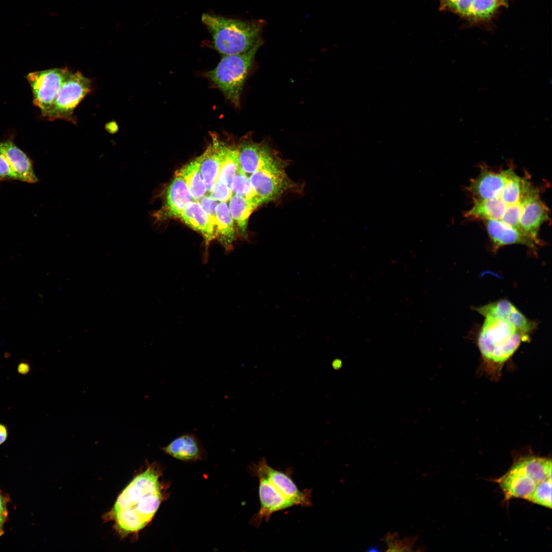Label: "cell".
I'll list each match as a JSON object with an SVG mask.
<instances>
[{"mask_svg": "<svg viewBox=\"0 0 552 552\" xmlns=\"http://www.w3.org/2000/svg\"><path fill=\"white\" fill-rule=\"evenodd\" d=\"M159 476L155 467L150 466L119 495L110 516L122 535L140 531L152 519L163 499Z\"/></svg>", "mask_w": 552, "mask_h": 552, "instance_id": "1", "label": "cell"}, {"mask_svg": "<svg viewBox=\"0 0 552 552\" xmlns=\"http://www.w3.org/2000/svg\"><path fill=\"white\" fill-rule=\"evenodd\" d=\"M528 339L530 336L518 331L508 320L486 317L477 337L484 371L492 379H498L505 363L520 344Z\"/></svg>", "mask_w": 552, "mask_h": 552, "instance_id": "2", "label": "cell"}, {"mask_svg": "<svg viewBox=\"0 0 552 552\" xmlns=\"http://www.w3.org/2000/svg\"><path fill=\"white\" fill-rule=\"evenodd\" d=\"M201 21L213 39V46L224 55L243 53L261 39L263 24L211 13H204Z\"/></svg>", "mask_w": 552, "mask_h": 552, "instance_id": "3", "label": "cell"}, {"mask_svg": "<svg viewBox=\"0 0 552 552\" xmlns=\"http://www.w3.org/2000/svg\"><path fill=\"white\" fill-rule=\"evenodd\" d=\"M261 44L260 40L243 53L223 56L214 69L205 73V77L236 107L240 106L246 78Z\"/></svg>", "mask_w": 552, "mask_h": 552, "instance_id": "4", "label": "cell"}, {"mask_svg": "<svg viewBox=\"0 0 552 552\" xmlns=\"http://www.w3.org/2000/svg\"><path fill=\"white\" fill-rule=\"evenodd\" d=\"M91 90L89 79L79 71H70L44 117L51 121L61 119L76 123L74 117L75 108Z\"/></svg>", "mask_w": 552, "mask_h": 552, "instance_id": "5", "label": "cell"}, {"mask_svg": "<svg viewBox=\"0 0 552 552\" xmlns=\"http://www.w3.org/2000/svg\"><path fill=\"white\" fill-rule=\"evenodd\" d=\"M286 166L285 163L278 158L249 177L256 194L264 203L278 198L285 192L294 188V182L285 172Z\"/></svg>", "mask_w": 552, "mask_h": 552, "instance_id": "6", "label": "cell"}, {"mask_svg": "<svg viewBox=\"0 0 552 552\" xmlns=\"http://www.w3.org/2000/svg\"><path fill=\"white\" fill-rule=\"evenodd\" d=\"M70 71L55 68L29 73L26 78L31 86L33 104L44 117L50 109Z\"/></svg>", "mask_w": 552, "mask_h": 552, "instance_id": "7", "label": "cell"}, {"mask_svg": "<svg viewBox=\"0 0 552 552\" xmlns=\"http://www.w3.org/2000/svg\"><path fill=\"white\" fill-rule=\"evenodd\" d=\"M250 470L252 474L256 476L259 481L260 508L250 520V523L253 526L258 527L263 519L268 522L274 513L286 510L294 505L278 491L257 464H253L250 466Z\"/></svg>", "mask_w": 552, "mask_h": 552, "instance_id": "8", "label": "cell"}, {"mask_svg": "<svg viewBox=\"0 0 552 552\" xmlns=\"http://www.w3.org/2000/svg\"><path fill=\"white\" fill-rule=\"evenodd\" d=\"M256 464L278 491L294 505H312L311 489H298L292 479L290 470L289 472H283L273 469L268 464L265 457L261 458Z\"/></svg>", "mask_w": 552, "mask_h": 552, "instance_id": "9", "label": "cell"}, {"mask_svg": "<svg viewBox=\"0 0 552 552\" xmlns=\"http://www.w3.org/2000/svg\"><path fill=\"white\" fill-rule=\"evenodd\" d=\"M539 188L524 204L519 220L521 231L539 245L538 234L541 226L549 219V209L540 197Z\"/></svg>", "mask_w": 552, "mask_h": 552, "instance_id": "10", "label": "cell"}, {"mask_svg": "<svg viewBox=\"0 0 552 552\" xmlns=\"http://www.w3.org/2000/svg\"><path fill=\"white\" fill-rule=\"evenodd\" d=\"M478 176L471 180L467 190L473 199L487 200L496 198L501 193L512 167L499 172L482 166Z\"/></svg>", "mask_w": 552, "mask_h": 552, "instance_id": "11", "label": "cell"}, {"mask_svg": "<svg viewBox=\"0 0 552 552\" xmlns=\"http://www.w3.org/2000/svg\"><path fill=\"white\" fill-rule=\"evenodd\" d=\"M486 317H499L512 324L520 332L530 336L535 329V322L528 319L509 301L501 299L475 308Z\"/></svg>", "mask_w": 552, "mask_h": 552, "instance_id": "12", "label": "cell"}, {"mask_svg": "<svg viewBox=\"0 0 552 552\" xmlns=\"http://www.w3.org/2000/svg\"><path fill=\"white\" fill-rule=\"evenodd\" d=\"M237 148L241 168L246 174L268 166L278 158L265 145L249 140H243Z\"/></svg>", "mask_w": 552, "mask_h": 552, "instance_id": "13", "label": "cell"}, {"mask_svg": "<svg viewBox=\"0 0 552 552\" xmlns=\"http://www.w3.org/2000/svg\"><path fill=\"white\" fill-rule=\"evenodd\" d=\"M0 151L19 181L29 183H35L39 181L35 173L33 161L12 140L0 141Z\"/></svg>", "mask_w": 552, "mask_h": 552, "instance_id": "14", "label": "cell"}, {"mask_svg": "<svg viewBox=\"0 0 552 552\" xmlns=\"http://www.w3.org/2000/svg\"><path fill=\"white\" fill-rule=\"evenodd\" d=\"M483 221L495 249L505 245L518 244L535 250L538 245L530 237L499 221L493 219Z\"/></svg>", "mask_w": 552, "mask_h": 552, "instance_id": "15", "label": "cell"}, {"mask_svg": "<svg viewBox=\"0 0 552 552\" xmlns=\"http://www.w3.org/2000/svg\"><path fill=\"white\" fill-rule=\"evenodd\" d=\"M507 500L519 498L527 500L537 484L523 472L511 468L501 477L495 479Z\"/></svg>", "mask_w": 552, "mask_h": 552, "instance_id": "16", "label": "cell"}, {"mask_svg": "<svg viewBox=\"0 0 552 552\" xmlns=\"http://www.w3.org/2000/svg\"><path fill=\"white\" fill-rule=\"evenodd\" d=\"M179 218L188 226L202 235L204 241L205 257L208 261V248L210 243L215 239V231L209 217L199 202L195 200L190 202Z\"/></svg>", "mask_w": 552, "mask_h": 552, "instance_id": "17", "label": "cell"}, {"mask_svg": "<svg viewBox=\"0 0 552 552\" xmlns=\"http://www.w3.org/2000/svg\"><path fill=\"white\" fill-rule=\"evenodd\" d=\"M213 139L212 143L204 152L197 157L200 163L201 175L208 193L219 175L224 144L216 137H213Z\"/></svg>", "mask_w": 552, "mask_h": 552, "instance_id": "18", "label": "cell"}, {"mask_svg": "<svg viewBox=\"0 0 552 552\" xmlns=\"http://www.w3.org/2000/svg\"><path fill=\"white\" fill-rule=\"evenodd\" d=\"M163 450L171 456L182 461L200 459L203 451L198 439L192 433H185L177 437Z\"/></svg>", "mask_w": 552, "mask_h": 552, "instance_id": "19", "label": "cell"}, {"mask_svg": "<svg viewBox=\"0 0 552 552\" xmlns=\"http://www.w3.org/2000/svg\"><path fill=\"white\" fill-rule=\"evenodd\" d=\"M193 200L183 178L176 174L167 189L166 208L167 215L179 217L188 204Z\"/></svg>", "mask_w": 552, "mask_h": 552, "instance_id": "20", "label": "cell"}, {"mask_svg": "<svg viewBox=\"0 0 552 552\" xmlns=\"http://www.w3.org/2000/svg\"><path fill=\"white\" fill-rule=\"evenodd\" d=\"M215 236L226 251L233 249L236 239L235 224L226 202H220L216 207V219L214 227Z\"/></svg>", "mask_w": 552, "mask_h": 552, "instance_id": "21", "label": "cell"}, {"mask_svg": "<svg viewBox=\"0 0 552 552\" xmlns=\"http://www.w3.org/2000/svg\"><path fill=\"white\" fill-rule=\"evenodd\" d=\"M262 204L260 202L247 200L234 194L230 198L228 209L231 215L240 235L244 238L247 237V227L249 217Z\"/></svg>", "mask_w": 552, "mask_h": 552, "instance_id": "22", "label": "cell"}, {"mask_svg": "<svg viewBox=\"0 0 552 552\" xmlns=\"http://www.w3.org/2000/svg\"><path fill=\"white\" fill-rule=\"evenodd\" d=\"M511 468L523 472L537 484L551 478V458L534 456L524 457L515 462Z\"/></svg>", "mask_w": 552, "mask_h": 552, "instance_id": "23", "label": "cell"}, {"mask_svg": "<svg viewBox=\"0 0 552 552\" xmlns=\"http://www.w3.org/2000/svg\"><path fill=\"white\" fill-rule=\"evenodd\" d=\"M176 174L183 178L194 200H199L205 195L206 187L201 175L198 157L183 166Z\"/></svg>", "mask_w": 552, "mask_h": 552, "instance_id": "24", "label": "cell"}, {"mask_svg": "<svg viewBox=\"0 0 552 552\" xmlns=\"http://www.w3.org/2000/svg\"><path fill=\"white\" fill-rule=\"evenodd\" d=\"M241 169L238 148L234 146H227L224 143L221 167L217 180L222 181L230 187L233 177Z\"/></svg>", "mask_w": 552, "mask_h": 552, "instance_id": "25", "label": "cell"}, {"mask_svg": "<svg viewBox=\"0 0 552 552\" xmlns=\"http://www.w3.org/2000/svg\"><path fill=\"white\" fill-rule=\"evenodd\" d=\"M233 194L241 196L247 200L264 203L256 194L249 177L241 169L233 177L231 186Z\"/></svg>", "mask_w": 552, "mask_h": 552, "instance_id": "26", "label": "cell"}, {"mask_svg": "<svg viewBox=\"0 0 552 552\" xmlns=\"http://www.w3.org/2000/svg\"><path fill=\"white\" fill-rule=\"evenodd\" d=\"M418 538V536H410L400 539L397 532H388L381 540L386 544V551H411Z\"/></svg>", "mask_w": 552, "mask_h": 552, "instance_id": "27", "label": "cell"}, {"mask_svg": "<svg viewBox=\"0 0 552 552\" xmlns=\"http://www.w3.org/2000/svg\"><path fill=\"white\" fill-rule=\"evenodd\" d=\"M533 503L549 509L551 508V478L538 484L527 499Z\"/></svg>", "mask_w": 552, "mask_h": 552, "instance_id": "28", "label": "cell"}, {"mask_svg": "<svg viewBox=\"0 0 552 552\" xmlns=\"http://www.w3.org/2000/svg\"><path fill=\"white\" fill-rule=\"evenodd\" d=\"M210 196L214 200L226 202L233 195L231 188L226 183L217 180L209 191Z\"/></svg>", "mask_w": 552, "mask_h": 552, "instance_id": "29", "label": "cell"}, {"mask_svg": "<svg viewBox=\"0 0 552 552\" xmlns=\"http://www.w3.org/2000/svg\"><path fill=\"white\" fill-rule=\"evenodd\" d=\"M199 202L209 217L214 229L216 219V207L218 203L217 201L214 200L210 196L204 195L199 200Z\"/></svg>", "mask_w": 552, "mask_h": 552, "instance_id": "30", "label": "cell"}, {"mask_svg": "<svg viewBox=\"0 0 552 552\" xmlns=\"http://www.w3.org/2000/svg\"><path fill=\"white\" fill-rule=\"evenodd\" d=\"M10 498L0 490V537L5 533L4 526L8 519V505Z\"/></svg>", "mask_w": 552, "mask_h": 552, "instance_id": "31", "label": "cell"}, {"mask_svg": "<svg viewBox=\"0 0 552 552\" xmlns=\"http://www.w3.org/2000/svg\"><path fill=\"white\" fill-rule=\"evenodd\" d=\"M18 180L7 159L0 151V182L5 181Z\"/></svg>", "mask_w": 552, "mask_h": 552, "instance_id": "32", "label": "cell"}, {"mask_svg": "<svg viewBox=\"0 0 552 552\" xmlns=\"http://www.w3.org/2000/svg\"><path fill=\"white\" fill-rule=\"evenodd\" d=\"M8 436V431L7 426L3 424H0V445L4 443Z\"/></svg>", "mask_w": 552, "mask_h": 552, "instance_id": "33", "label": "cell"}, {"mask_svg": "<svg viewBox=\"0 0 552 552\" xmlns=\"http://www.w3.org/2000/svg\"><path fill=\"white\" fill-rule=\"evenodd\" d=\"M17 370L21 374H26L29 372L30 367L27 363H21L18 365Z\"/></svg>", "mask_w": 552, "mask_h": 552, "instance_id": "34", "label": "cell"}, {"mask_svg": "<svg viewBox=\"0 0 552 552\" xmlns=\"http://www.w3.org/2000/svg\"><path fill=\"white\" fill-rule=\"evenodd\" d=\"M479 1H480V0H463V1L465 3L468 4V5H469L470 6V7H471L470 11H471L472 7L474 6V5ZM498 1H499L503 5V4H504L505 3V2L506 0H498ZM471 11H470V13H471ZM469 17H470V16H469Z\"/></svg>", "mask_w": 552, "mask_h": 552, "instance_id": "35", "label": "cell"}]
</instances>
